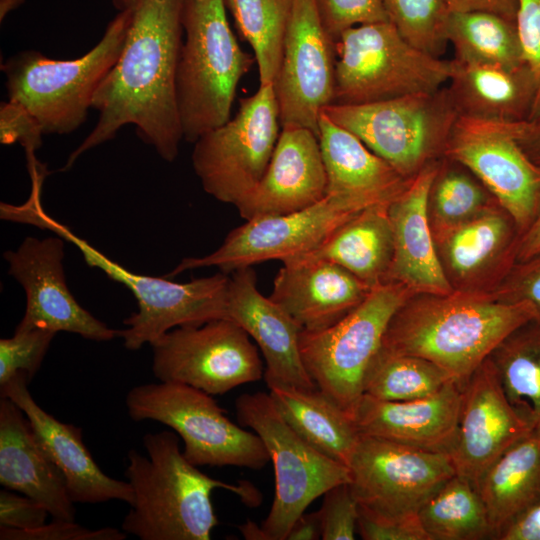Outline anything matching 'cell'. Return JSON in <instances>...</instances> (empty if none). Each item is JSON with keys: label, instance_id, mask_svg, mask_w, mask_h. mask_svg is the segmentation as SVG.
Wrapping results in <instances>:
<instances>
[{"label": "cell", "instance_id": "obj_20", "mask_svg": "<svg viewBox=\"0 0 540 540\" xmlns=\"http://www.w3.org/2000/svg\"><path fill=\"white\" fill-rule=\"evenodd\" d=\"M521 233L497 202L435 240L453 291L492 293L517 261Z\"/></svg>", "mask_w": 540, "mask_h": 540}, {"label": "cell", "instance_id": "obj_36", "mask_svg": "<svg viewBox=\"0 0 540 540\" xmlns=\"http://www.w3.org/2000/svg\"><path fill=\"white\" fill-rule=\"evenodd\" d=\"M489 358L511 403L540 422V324L518 327Z\"/></svg>", "mask_w": 540, "mask_h": 540}, {"label": "cell", "instance_id": "obj_3", "mask_svg": "<svg viewBox=\"0 0 540 540\" xmlns=\"http://www.w3.org/2000/svg\"><path fill=\"white\" fill-rule=\"evenodd\" d=\"M147 456L131 449L125 476L134 501L121 528L141 540H209L218 525L211 494L229 490L247 505L260 501L249 483L229 484L211 478L190 463L181 452L173 431L147 433Z\"/></svg>", "mask_w": 540, "mask_h": 540}, {"label": "cell", "instance_id": "obj_31", "mask_svg": "<svg viewBox=\"0 0 540 540\" xmlns=\"http://www.w3.org/2000/svg\"><path fill=\"white\" fill-rule=\"evenodd\" d=\"M269 394L288 424L310 445L348 467L360 433L346 411L318 388L268 382Z\"/></svg>", "mask_w": 540, "mask_h": 540}, {"label": "cell", "instance_id": "obj_48", "mask_svg": "<svg viewBox=\"0 0 540 540\" xmlns=\"http://www.w3.org/2000/svg\"><path fill=\"white\" fill-rule=\"evenodd\" d=\"M50 515L35 499L9 489L0 491V526L27 530L40 527Z\"/></svg>", "mask_w": 540, "mask_h": 540}, {"label": "cell", "instance_id": "obj_2", "mask_svg": "<svg viewBox=\"0 0 540 540\" xmlns=\"http://www.w3.org/2000/svg\"><path fill=\"white\" fill-rule=\"evenodd\" d=\"M535 318L531 304L502 303L490 293H416L390 319L381 348L427 359L463 385L510 333Z\"/></svg>", "mask_w": 540, "mask_h": 540}, {"label": "cell", "instance_id": "obj_42", "mask_svg": "<svg viewBox=\"0 0 540 540\" xmlns=\"http://www.w3.org/2000/svg\"><path fill=\"white\" fill-rule=\"evenodd\" d=\"M322 497V505L317 511L321 524V539H355L359 505L348 483L330 488Z\"/></svg>", "mask_w": 540, "mask_h": 540}, {"label": "cell", "instance_id": "obj_8", "mask_svg": "<svg viewBox=\"0 0 540 540\" xmlns=\"http://www.w3.org/2000/svg\"><path fill=\"white\" fill-rule=\"evenodd\" d=\"M322 113L408 180L444 157L459 117L446 87L374 103L331 104Z\"/></svg>", "mask_w": 540, "mask_h": 540}, {"label": "cell", "instance_id": "obj_12", "mask_svg": "<svg viewBox=\"0 0 540 540\" xmlns=\"http://www.w3.org/2000/svg\"><path fill=\"white\" fill-rule=\"evenodd\" d=\"M273 84L240 99L233 118L194 143L192 165L206 193L236 206L259 183L280 132Z\"/></svg>", "mask_w": 540, "mask_h": 540}, {"label": "cell", "instance_id": "obj_14", "mask_svg": "<svg viewBox=\"0 0 540 540\" xmlns=\"http://www.w3.org/2000/svg\"><path fill=\"white\" fill-rule=\"evenodd\" d=\"M348 468V485L358 505L383 516L418 512L456 474L449 454L363 434Z\"/></svg>", "mask_w": 540, "mask_h": 540}, {"label": "cell", "instance_id": "obj_22", "mask_svg": "<svg viewBox=\"0 0 540 540\" xmlns=\"http://www.w3.org/2000/svg\"><path fill=\"white\" fill-rule=\"evenodd\" d=\"M326 187L318 135L304 127L286 126L263 177L235 207L245 220L289 214L323 200Z\"/></svg>", "mask_w": 540, "mask_h": 540}, {"label": "cell", "instance_id": "obj_18", "mask_svg": "<svg viewBox=\"0 0 540 540\" xmlns=\"http://www.w3.org/2000/svg\"><path fill=\"white\" fill-rule=\"evenodd\" d=\"M64 246L65 240L57 235L26 237L16 250L3 254L8 273L26 296L25 313L16 328L70 332L97 342L119 337V330L94 317L70 292L63 268Z\"/></svg>", "mask_w": 540, "mask_h": 540}, {"label": "cell", "instance_id": "obj_26", "mask_svg": "<svg viewBox=\"0 0 540 540\" xmlns=\"http://www.w3.org/2000/svg\"><path fill=\"white\" fill-rule=\"evenodd\" d=\"M440 160L423 168L388 205L394 249L384 283L402 284L415 294L453 292L443 273L427 215L429 191Z\"/></svg>", "mask_w": 540, "mask_h": 540}, {"label": "cell", "instance_id": "obj_52", "mask_svg": "<svg viewBox=\"0 0 540 540\" xmlns=\"http://www.w3.org/2000/svg\"><path fill=\"white\" fill-rule=\"evenodd\" d=\"M321 539V524L318 512L303 513L290 528L286 540Z\"/></svg>", "mask_w": 540, "mask_h": 540}, {"label": "cell", "instance_id": "obj_39", "mask_svg": "<svg viewBox=\"0 0 540 540\" xmlns=\"http://www.w3.org/2000/svg\"><path fill=\"white\" fill-rule=\"evenodd\" d=\"M388 20L418 49L440 57L448 44L446 0H382Z\"/></svg>", "mask_w": 540, "mask_h": 540}, {"label": "cell", "instance_id": "obj_1", "mask_svg": "<svg viewBox=\"0 0 540 540\" xmlns=\"http://www.w3.org/2000/svg\"><path fill=\"white\" fill-rule=\"evenodd\" d=\"M113 1L130 12L124 45L93 98L97 122L68 156L62 171L127 125H134L138 136L163 160L173 162L178 156L183 133L175 83L187 0Z\"/></svg>", "mask_w": 540, "mask_h": 540}, {"label": "cell", "instance_id": "obj_50", "mask_svg": "<svg viewBox=\"0 0 540 540\" xmlns=\"http://www.w3.org/2000/svg\"><path fill=\"white\" fill-rule=\"evenodd\" d=\"M450 13L488 11L516 21L518 0H446Z\"/></svg>", "mask_w": 540, "mask_h": 540}, {"label": "cell", "instance_id": "obj_43", "mask_svg": "<svg viewBox=\"0 0 540 540\" xmlns=\"http://www.w3.org/2000/svg\"><path fill=\"white\" fill-rule=\"evenodd\" d=\"M522 56L534 85L535 98L527 121L540 120V0H518L516 14Z\"/></svg>", "mask_w": 540, "mask_h": 540}, {"label": "cell", "instance_id": "obj_21", "mask_svg": "<svg viewBox=\"0 0 540 540\" xmlns=\"http://www.w3.org/2000/svg\"><path fill=\"white\" fill-rule=\"evenodd\" d=\"M29 381L27 373L18 372L0 386V394L25 413L43 450L63 475L70 499L82 504L120 500L132 505L129 482L114 479L100 469L83 442L82 430L43 410L29 392Z\"/></svg>", "mask_w": 540, "mask_h": 540}, {"label": "cell", "instance_id": "obj_33", "mask_svg": "<svg viewBox=\"0 0 540 540\" xmlns=\"http://www.w3.org/2000/svg\"><path fill=\"white\" fill-rule=\"evenodd\" d=\"M418 515L429 540L494 538L489 514L478 489L457 473L423 503Z\"/></svg>", "mask_w": 540, "mask_h": 540}, {"label": "cell", "instance_id": "obj_6", "mask_svg": "<svg viewBox=\"0 0 540 540\" xmlns=\"http://www.w3.org/2000/svg\"><path fill=\"white\" fill-rule=\"evenodd\" d=\"M114 5L118 13L101 40L83 56L56 60L26 50L1 65L9 100L25 107L44 134H70L86 121L95 93L116 63L128 30V8Z\"/></svg>", "mask_w": 540, "mask_h": 540}, {"label": "cell", "instance_id": "obj_35", "mask_svg": "<svg viewBox=\"0 0 540 540\" xmlns=\"http://www.w3.org/2000/svg\"><path fill=\"white\" fill-rule=\"evenodd\" d=\"M496 202L472 172L458 162L443 157L427 204L434 240L473 219Z\"/></svg>", "mask_w": 540, "mask_h": 540}, {"label": "cell", "instance_id": "obj_9", "mask_svg": "<svg viewBox=\"0 0 540 540\" xmlns=\"http://www.w3.org/2000/svg\"><path fill=\"white\" fill-rule=\"evenodd\" d=\"M239 423L263 441L275 476V494L261 529L264 540H286L296 519L330 488L349 483V468L310 445L285 420L269 393L240 395Z\"/></svg>", "mask_w": 540, "mask_h": 540}, {"label": "cell", "instance_id": "obj_19", "mask_svg": "<svg viewBox=\"0 0 540 540\" xmlns=\"http://www.w3.org/2000/svg\"><path fill=\"white\" fill-rule=\"evenodd\" d=\"M536 424L507 397L488 357L462 386L458 430L449 453L456 473L475 486L488 468Z\"/></svg>", "mask_w": 540, "mask_h": 540}, {"label": "cell", "instance_id": "obj_34", "mask_svg": "<svg viewBox=\"0 0 540 540\" xmlns=\"http://www.w3.org/2000/svg\"><path fill=\"white\" fill-rule=\"evenodd\" d=\"M447 40L455 61L518 68L525 65L516 21L488 11L452 12Z\"/></svg>", "mask_w": 540, "mask_h": 540}, {"label": "cell", "instance_id": "obj_41", "mask_svg": "<svg viewBox=\"0 0 540 540\" xmlns=\"http://www.w3.org/2000/svg\"><path fill=\"white\" fill-rule=\"evenodd\" d=\"M323 27L335 42L346 30L389 21L382 0H315Z\"/></svg>", "mask_w": 540, "mask_h": 540}, {"label": "cell", "instance_id": "obj_17", "mask_svg": "<svg viewBox=\"0 0 540 540\" xmlns=\"http://www.w3.org/2000/svg\"><path fill=\"white\" fill-rule=\"evenodd\" d=\"M444 157L466 167L514 219L522 234L540 208V167L506 123L458 117Z\"/></svg>", "mask_w": 540, "mask_h": 540}, {"label": "cell", "instance_id": "obj_45", "mask_svg": "<svg viewBox=\"0 0 540 540\" xmlns=\"http://www.w3.org/2000/svg\"><path fill=\"white\" fill-rule=\"evenodd\" d=\"M43 130L34 116L22 105L8 100L0 106V142L5 145L20 143L25 149L28 169L40 163L35 152L42 144Z\"/></svg>", "mask_w": 540, "mask_h": 540}, {"label": "cell", "instance_id": "obj_15", "mask_svg": "<svg viewBox=\"0 0 540 540\" xmlns=\"http://www.w3.org/2000/svg\"><path fill=\"white\" fill-rule=\"evenodd\" d=\"M336 44L321 22L315 0H293L282 59L273 82L281 127L319 135L323 109L333 104Z\"/></svg>", "mask_w": 540, "mask_h": 540}, {"label": "cell", "instance_id": "obj_32", "mask_svg": "<svg viewBox=\"0 0 540 540\" xmlns=\"http://www.w3.org/2000/svg\"><path fill=\"white\" fill-rule=\"evenodd\" d=\"M494 538L540 495V422L509 447L478 481Z\"/></svg>", "mask_w": 540, "mask_h": 540}, {"label": "cell", "instance_id": "obj_4", "mask_svg": "<svg viewBox=\"0 0 540 540\" xmlns=\"http://www.w3.org/2000/svg\"><path fill=\"white\" fill-rule=\"evenodd\" d=\"M40 186H33L29 198L20 205L1 203L4 220L47 230L74 245L90 267L123 284L134 295L138 310L123 320L119 337L126 349L136 351L152 344L169 330L185 325H201L226 319L230 277L223 272L180 283L164 277L135 273L111 260L69 227L51 217L43 208Z\"/></svg>", "mask_w": 540, "mask_h": 540}, {"label": "cell", "instance_id": "obj_54", "mask_svg": "<svg viewBox=\"0 0 540 540\" xmlns=\"http://www.w3.org/2000/svg\"><path fill=\"white\" fill-rule=\"evenodd\" d=\"M239 530L246 539L264 540L261 527H258L251 521H247L245 524L241 525Z\"/></svg>", "mask_w": 540, "mask_h": 540}, {"label": "cell", "instance_id": "obj_46", "mask_svg": "<svg viewBox=\"0 0 540 540\" xmlns=\"http://www.w3.org/2000/svg\"><path fill=\"white\" fill-rule=\"evenodd\" d=\"M27 530L0 526L1 540H124L127 533L113 527L89 529L74 521L55 520Z\"/></svg>", "mask_w": 540, "mask_h": 540}, {"label": "cell", "instance_id": "obj_24", "mask_svg": "<svg viewBox=\"0 0 540 540\" xmlns=\"http://www.w3.org/2000/svg\"><path fill=\"white\" fill-rule=\"evenodd\" d=\"M462 386L452 380L435 394L410 401L363 394L350 417L360 434L449 454L458 430Z\"/></svg>", "mask_w": 540, "mask_h": 540}, {"label": "cell", "instance_id": "obj_27", "mask_svg": "<svg viewBox=\"0 0 540 540\" xmlns=\"http://www.w3.org/2000/svg\"><path fill=\"white\" fill-rule=\"evenodd\" d=\"M318 138L327 178L326 196L354 211L389 204L411 180L323 113Z\"/></svg>", "mask_w": 540, "mask_h": 540}, {"label": "cell", "instance_id": "obj_5", "mask_svg": "<svg viewBox=\"0 0 540 540\" xmlns=\"http://www.w3.org/2000/svg\"><path fill=\"white\" fill-rule=\"evenodd\" d=\"M183 27L176 102L183 139L195 143L230 119L238 83L255 58L239 46L225 0H187Z\"/></svg>", "mask_w": 540, "mask_h": 540}, {"label": "cell", "instance_id": "obj_28", "mask_svg": "<svg viewBox=\"0 0 540 540\" xmlns=\"http://www.w3.org/2000/svg\"><path fill=\"white\" fill-rule=\"evenodd\" d=\"M0 484L40 502L55 520H75L63 475L43 450L25 413L4 396L0 398Z\"/></svg>", "mask_w": 540, "mask_h": 540}, {"label": "cell", "instance_id": "obj_30", "mask_svg": "<svg viewBox=\"0 0 540 540\" xmlns=\"http://www.w3.org/2000/svg\"><path fill=\"white\" fill-rule=\"evenodd\" d=\"M388 205H373L360 211L317 248L296 257L333 262L370 288L384 283L394 249Z\"/></svg>", "mask_w": 540, "mask_h": 540}, {"label": "cell", "instance_id": "obj_55", "mask_svg": "<svg viewBox=\"0 0 540 540\" xmlns=\"http://www.w3.org/2000/svg\"><path fill=\"white\" fill-rule=\"evenodd\" d=\"M24 0H0V19L23 3Z\"/></svg>", "mask_w": 540, "mask_h": 540}, {"label": "cell", "instance_id": "obj_49", "mask_svg": "<svg viewBox=\"0 0 540 540\" xmlns=\"http://www.w3.org/2000/svg\"><path fill=\"white\" fill-rule=\"evenodd\" d=\"M496 540H540V495L500 529Z\"/></svg>", "mask_w": 540, "mask_h": 540}, {"label": "cell", "instance_id": "obj_10", "mask_svg": "<svg viewBox=\"0 0 540 540\" xmlns=\"http://www.w3.org/2000/svg\"><path fill=\"white\" fill-rule=\"evenodd\" d=\"M134 421L153 420L170 427L184 443L183 454L195 466L261 469L270 457L262 439L232 422L210 394L189 385L141 384L126 395Z\"/></svg>", "mask_w": 540, "mask_h": 540}, {"label": "cell", "instance_id": "obj_51", "mask_svg": "<svg viewBox=\"0 0 540 540\" xmlns=\"http://www.w3.org/2000/svg\"><path fill=\"white\" fill-rule=\"evenodd\" d=\"M506 125L524 153L540 167V120Z\"/></svg>", "mask_w": 540, "mask_h": 540}, {"label": "cell", "instance_id": "obj_7", "mask_svg": "<svg viewBox=\"0 0 540 540\" xmlns=\"http://www.w3.org/2000/svg\"><path fill=\"white\" fill-rule=\"evenodd\" d=\"M333 104L358 105L439 90L453 64L410 44L390 21L362 24L336 42Z\"/></svg>", "mask_w": 540, "mask_h": 540}, {"label": "cell", "instance_id": "obj_25", "mask_svg": "<svg viewBox=\"0 0 540 540\" xmlns=\"http://www.w3.org/2000/svg\"><path fill=\"white\" fill-rule=\"evenodd\" d=\"M371 289L333 262L294 257L283 261L269 298L284 309L302 331L314 332L344 318Z\"/></svg>", "mask_w": 540, "mask_h": 540}, {"label": "cell", "instance_id": "obj_38", "mask_svg": "<svg viewBox=\"0 0 540 540\" xmlns=\"http://www.w3.org/2000/svg\"><path fill=\"white\" fill-rule=\"evenodd\" d=\"M242 37L250 44L260 85L278 73L293 0H225Z\"/></svg>", "mask_w": 540, "mask_h": 540}, {"label": "cell", "instance_id": "obj_47", "mask_svg": "<svg viewBox=\"0 0 540 540\" xmlns=\"http://www.w3.org/2000/svg\"><path fill=\"white\" fill-rule=\"evenodd\" d=\"M357 533L364 540H429L418 512L383 516L360 506Z\"/></svg>", "mask_w": 540, "mask_h": 540}, {"label": "cell", "instance_id": "obj_13", "mask_svg": "<svg viewBox=\"0 0 540 540\" xmlns=\"http://www.w3.org/2000/svg\"><path fill=\"white\" fill-rule=\"evenodd\" d=\"M152 371L163 382L220 395L264 375L256 345L237 323L214 319L173 328L152 344Z\"/></svg>", "mask_w": 540, "mask_h": 540}, {"label": "cell", "instance_id": "obj_29", "mask_svg": "<svg viewBox=\"0 0 540 540\" xmlns=\"http://www.w3.org/2000/svg\"><path fill=\"white\" fill-rule=\"evenodd\" d=\"M446 86L459 117L499 123L527 121L535 98V85L526 65L461 63L452 60Z\"/></svg>", "mask_w": 540, "mask_h": 540}, {"label": "cell", "instance_id": "obj_40", "mask_svg": "<svg viewBox=\"0 0 540 540\" xmlns=\"http://www.w3.org/2000/svg\"><path fill=\"white\" fill-rule=\"evenodd\" d=\"M57 333L43 329H15L10 338L0 339V386L18 372L31 380L39 370Z\"/></svg>", "mask_w": 540, "mask_h": 540}, {"label": "cell", "instance_id": "obj_11", "mask_svg": "<svg viewBox=\"0 0 540 540\" xmlns=\"http://www.w3.org/2000/svg\"><path fill=\"white\" fill-rule=\"evenodd\" d=\"M413 294L399 283L379 284L331 327L301 332L300 352L307 372L349 416L363 395L365 373L381 348L390 319Z\"/></svg>", "mask_w": 540, "mask_h": 540}, {"label": "cell", "instance_id": "obj_53", "mask_svg": "<svg viewBox=\"0 0 540 540\" xmlns=\"http://www.w3.org/2000/svg\"><path fill=\"white\" fill-rule=\"evenodd\" d=\"M538 253H540V208L532 223L520 236L517 261L526 260Z\"/></svg>", "mask_w": 540, "mask_h": 540}, {"label": "cell", "instance_id": "obj_16", "mask_svg": "<svg viewBox=\"0 0 540 540\" xmlns=\"http://www.w3.org/2000/svg\"><path fill=\"white\" fill-rule=\"evenodd\" d=\"M359 212L326 196L297 212L246 220L215 251L184 258L167 276L201 267H217L228 274L268 260L283 262L314 250Z\"/></svg>", "mask_w": 540, "mask_h": 540}, {"label": "cell", "instance_id": "obj_44", "mask_svg": "<svg viewBox=\"0 0 540 540\" xmlns=\"http://www.w3.org/2000/svg\"><path fill=\"white\" fill-rule=\"evenodd\" d=\"M496 300L507 303H529L540 324V253L523 261H516L508 274L490 293Z\"/></svg>", "mask_w": 540, "mask_h": 540}, {"label": "cell", "instance_id": "obj_23", "mask_svg": "<svg viewBox=\"0 0 540 540\" xmlns=\"http://www.w3.org/2000/svg\"><path fill=\"white\" fill-rule=\"evenodd\" d=\"M226 319L242 327L260 348L266 363V383L317 388L301 357L302 329L284 309L259 292L252 267L232 272Z\"/></svg>", "mask_w": 540, "mask_h": 540}, {"label": "cell", "instance_id": "obj_37", "mask_svg": "<svg viewBox=\"0 0 540 540\" xmlns=\"http://www.w3.org/2000/svg\"><path fill=\"white\" fill-rule=\"evenodd\" d=\"M452 380L427 359L380 348L365 373L363 394L383 401H410L431 396Z\"/></svg>", "mask_w": 540, "mask_h": 540}]
</instances>
